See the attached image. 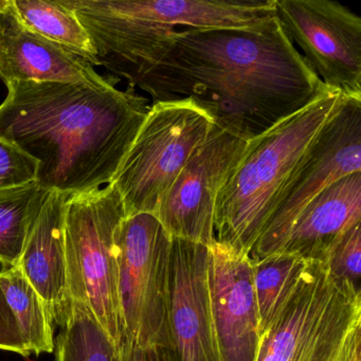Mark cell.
Listing matches in <instances>:
<instances>
[{"mask_svg":"<svg viewBox=\"0 0 361 361\" xmlns=\"http://www.w3.org/2000/svg\"><path fill=\"white\" fill-rule=\"evenodd\" d=\"M92 41L99 66L153 103L192 101L245 141L331 92L278 16L253 28L176 30L122 14Z\"/></svg>","mask_w":361,"mask_h":361,"instance_id":"cell-1","label":"cell"},{"mask_svg":"<svg viewBox=\"0 0 361 361\" xmlns=\"http://www.w3.org/2000/svg\"><path fill=\"white\" fill-rule=\"evenodd\" d=\"M101 83L13 81L0 105V138L39 164L37 183L80 194L113 183L151 105L136 88Z\"/></svg>","mask_w":361,"mask_h":361,"instance_id":"cell-2","label":"cell"},{"mask_svg":"<svg viewBox=\"0 0 361 361\" xmlns=\"http://www.w3.org/2000/svg\"><path fill=\"white\" fill-rule=\"evenodd\" d=\"M340 99L329 92L247 142L217 196L215 242L249 255L285 183Z\"/></svg>","mask_w":361,"mask_h":361,"instance_id":"cell-3","label":"cell"},{"mask_svg":"<svg viewBox=\"0 0 361 361\" xmlns=\"http://www.w3.org/2000/svg\"><path fill=\"white\" fill-rule=\"evenodd\" d=\"M361 293L308 261L270 324L255 361H350L361 345Z\"/></svg>","mask_w":361,"mask_h":361,"instance_id":"cell-4","label":"cell"},{"mask_svg":"<svg viewBox=\"0 0 361 361\" xmlns=\"http://www.w3.org/2000/svg\"><path fill=\"white\" fill-rule=\"evenodd\" d=\"M126 217L121 195L114 183L67 198L65 249L69 297L90 308L117 352L124 342V329L116 234Z\"/></svg>","mask_w":361,"mask_h":361,"instance_id":"cell-5","label":"cell"},{"mask_svg":"<svg viewBox=\"0 0 361 361\" xmlns=\"http://www.w3.org/2000/svg\"><path fill=\"white\" fill-rule=\"evenodd\" d=\"M213 120L190 100L153 103L113 183L126 216L155 215L198 147L210 134Z\"/></svg>","mask_w":361,"mask_h":361,"instance_id":"cell-6","label":"cell"},{"mask_svg":"<svg viewBox=\"0 0 361 361\" xmlns=\"http://www.w3.org/2000/svg\"><path fill=\"white\" fill-rule=\"evenodd\" d=\"M116 245L123 344L170 350L168 299L172 238L155 215L138 213L120 224Z\"/></svg>","mask_w":361,"mask_h":361,"instance_id":"cell-7","label":"cell"},{"mask_svg":"<svg viewBox=\"0 0 361 361\" xmlns=\"http://www.w3.org/2000/svg\"><path fill=\"white\" fill-rule=\"evenodd\" d=\"M361 172V96H343L291 172L249 253L251 261L274 255L298 215L329 185Z\"/></svg>","mask_w":361,"mask_h":361,"instance_id":"cell-8","label":"cell"},{"mask_svg":"<svg viewBox=\"0 0 361 361\" xmlns=\"http://www.w3.org/2000/svg\"><path fill=\"white\" fill-rule=\"evenodd\" d=\"M276 16L325 87L361 96V18L334 0H274Z\"/></svg>","mask_w":361,"mask_h":361,"instance_id":"cell-9","label":"cell"},{"mask_svg":"<svg viewBox=\"0 0 361 361\" xmlns=\"http://www.w3.org/2000/svg\"><path fill=\"white\" fill-rule=\"evenodd\" d=\"M247 142L213 124L172 187L155 216L171 238L210 246L214 240L217 196L240 161Z\"/></svg>","mask_w":361,"mask_h":361,"instance_id":"cell-10","label":"cell"},{"mask_svg":"<svg viewBox=\"0 0 361 361\" xmlns=\"http://www.w3.org/2000/svg\"><path fill=\"white\" fill-rule=\"evenodd\" d=\"M209 246L172 238L168 324L173 361H221L211 312Z\"/></svg>","mask_w":361,"mask_h":361,"instance_id":"cell-11","label":"cell"},{"mask_svg":"<svg viewBox=\"0 0 361 361\" xmlns=\"http://www.w3.org/2000/svg\"><path fill=\"white\" fill-rule=\"evenodd\" d=\"M208 283L219 359L255 361L261 329L249 255L213 243Z\"/></svg>","mask_w":361,"mask_h":361,"instance_id":"cell-12","label":"cell"},{"mask_svg":"<svg viewBox=\"0 0 361 361\" xmlns=\"http://www.w3.org/2000/svg\"><path fill=\"white\" fill-rule=\"evenodd\" d=\"M0 79L13 81L101 83L107 77L62 46L27 28L11 0L0 10Z\"/></svg>","mask_w":361,"mask_h":361,"instance_id":"cell-13","label":"cell"},{"mask_svg":"<svg viewBox=\"0 0 361 361\" xmlns=\"http://www.w3.org/2000/svg\"><path fill=\"white\" fill-rule=\"evenodd\" d=\"M68 194L50 192L31 230L18 267L45 304L52 324L68 322L71 300L67 284L65 211Z\"/></svg>","mask_w":361,"mask_h":361,"instance_id":"cell-14","label":"cell"},{"mask_svg":"<svg viewBox=\"0 0 361 361\" xmlns=\"http://www.w3.org/2000/svg\"><path fill=\"white\" fill-rule=\"evenodd\" d=\"M360 221L361 172H357L314 197L291 224L274 255L323 262L331 245Z\"/></svg>","mask_w":361,"mask_h":361,"instance_id":"cell-15","label":"cell"},{"mask_svg":"<svg viewBox=\"0 0 361 361\" xmlns=\"http://www.w3.org/2000/svg\"><path fill=\"white\" fill-rule=\"evenodd\" d=\"M130 16L168 28L246 29L276 16L274 0H115Z\"/></svg>","mask_w":361,"mask_h":361,"instance_id":"cell-16","label":"cell"},{"mask_svg":"<svg viewBox=\"0 0 361 361\" xmlns=\"http://www.w3.org/2000/svg\"><path fill=\"white\" fill-rule=\"evenodd\" d=\"M11 4L27 28L62 46L92 66H99L90 35L75 12L66 7L62 0H11Z\"/></svg>","mask_w":361,"mask_h":361,"instance_id":"cell-17","label":"cell"},{"mask_svg":"<svg viewBox=\"0 0 361 361\" xmlns=\"http://www.w3.org/2000/svg\"><path fill=\"white\" fill-rule=\"evenodd\" d=\"M50 192L37 181L0 191V264L4 268L20 264L29 234Z\"/></svg>","mask_w":361,"mask_h":361,"instance_id":"cell-18","label":"cell"},{"mask_svg":"<svg viewBox=\"0 0 361 361\" xmlns=\"http://www.w3.org/2000/svg\"><path fill=\"white\" fill-rule=\"evenodd\" d=\"M0 285L20 327L29 355L56 350L54 326L43 299L18 266L3 268Z\"/></svg>","mask_w":361,"mask_h":361,"instance_id":"cell-19","label":"cell"},{"mask_svg":"<svg viewBox=\"0 0 361 361\" xmlns=\"http://www.w3.org/2000/svg\"><path fill=\"white\" fill-rule=\"evenodd\" d=\"M56 361H118V352L90 308L71 300L68 322L56 341Z\"/></svg>","mask_w":361,"mask_h":361,"instance_id":"cell-20","label":"cell"},{"mask_svg":"<svg viewBox=\"0 0 361 361\" xmlns=\"http://www.w3.org/2000/svg\"><path fill=\"white\" fill-rule=\"evenodd\" d=\"M251 262L262 333L290 295L308 261L295 255H274Z\"/></svg>","mask_w":361,"mask_h":361,"instance_id":"cell-21","label":"cell"},{"mask_svg":"<svg viewBox=\"0 0 361 361\" xmlns=\"http://www.w3.org/2000/svg\"><path fill=\"white\" fill-rule=\"evenodd\" d=\"M360 223L346 230L327 251L323 263L334 279L361 293Z\"/></svg>","mask_w":361,"mask_h":361,"instance_id":"cell-22","label":"cell"},{"mask_svg":"<svg viewBox=\"0 0 361 361\" xmlns=\"http://www.w3.org/2000/svg\"><path fill=\"white\" fill-rule=\"evenodd\" d=\"M39 164L14 143L0 138V191L37 180Z\"/></svg>","mask_w":361,"mask_h":361,"instance_id":"cell-23","label":"cell"},{"mask_svg":"<svg viewBox=\"0 0 361 361\" xmlns=\"http://www.w3.org/2000/svg\"><path fill=\"white\" fill-rule=\"evenodd\" d=\"M0 350L18 353L24 357L30 356L24 340L20 335V327L11 307L8 304L0 285Z\"/></svg>","mask_w":361,"mask_h":361,"instance_id":"cell-24","label":"cell"},{"mask_svg":"<svg viewBox=\"0 0 361 361\" xmlns=\"http://www.w3.org/2000/svg\"><path fill=\"white\" fill-rule=\"evenodd\" d=\"M118 361H173V359L166 348L124 343L118 350Z\"/></svg>","mask_w":361,"mask_h":361,"instance_id":"cell-25","label":"cell"},{"mask_svg":"<svg viewBox=\"0 0 361 361\" xmlns=\"http://www.w3.org/2000/svg\"><path fill=\"white\" fill-rule=\"evenodd\" d=\"M361 346V345H360ZM360 346L355 350L354 354H353L352 358H350V361H361L360 360Z\"/></svg>","mask_w":361,"mask_h":361,"instance_id":"cell-26","label":"cell"}]
</instances>
